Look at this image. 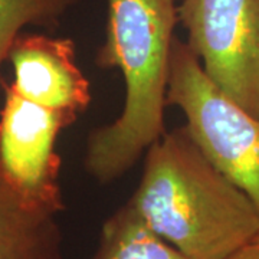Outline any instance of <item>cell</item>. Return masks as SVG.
Returning <instances> with one entry per match:
<instances>
[{"label":"cell","instance_id":"6da1fadb","mask_svg":"<svg viewBox=\"0 0 259 259\" xmlns=\"http://www.w3.org/2000/svg\"><path fill=\"white\" fill-rule=\"evenodd\" d=\"M127 204L187 259H225L259 238L256 207L206 158L185 125L148 148Z\"/></svg>","mask_w":259,"mask_h":259},{"label":"cell","instance_id":"7a4b0ae2","mask_svg":"<svg viewBox=\"0 0 259 259\" xmlns=\"http://www.w3.org/2000/svg\"><path fill=\"white\" fill-rule=\"evenodd\" d=\"M177 22L175 0H107L105 39L95 62L120 71L125 95L120 115L88 136L85 168L94 180H118L166 133Z\"/></svg>","mask_w":259,"mask_h":259},{"label":"cell","instance_id":"3957f363","mask_svg":"<svg viewBox=\"0 0 259 259\" xmlns=\"http://www.w3.org/2000/svg\"><path fill=\"white\" fill-rule=\"evenodd\" d=\"M206 158L250 199L259 213V117L216 88L189 45L176 36L167 94Z\"/></svg>","mask_w":259,"mask_h":259},{"label":"cell","instance_id":"277c9868","mask_svg":"<svg viewBox=\"0 0 259 259\" xmlns=\"http://www.w3.org/2000/svg\"><path fill=\"white\" fill-rule=\"evenodd\" d=\"M179 22L213 85L259 117V0H182Z\"/></svg>","mask_w":259,"mask_h":259},{"label":"cell","instance_id":"5b68a950","mask_svg":"<svg viewBox=\"0 0 259 259\" xmlns=\"http://www.w3.org/2000/svg\"><path fill=\"white\" fill-rule=\"evenodd\" d=\"M5 85L0 111V175L40 212L64 209L59 185L61 157L55 143L78 117L40 107Z\"/></svg>","mask_w":259,"mask_h":259},{"label":"cell","instance_id":"8992f818","mask_svg":"<svg viewBox=\"0 0 259 259\" xmlns=\"http://www.w3.org/2000/svg\"><path fill=\"white\" fill-rule=\"evenodd\" d=\"M12 88L40 107L78 117L91 102L90 82L76 64L69 37L20 33L10 48Z\"/></svg>","mask_w":259,"mask_h":259},{"label":"cell","instance_id":"52a82bcc","mask_svg":"<svg viewBox=\"0 0 259 259\" xmlns=\"http://www.w3.org/2000/svg\"><path fill=\"white\" fill-rule=\"evenodd\" d=\"M95 259H187L125 203L102 225Z\"/></svg>","mask_w":259,"mask_h":259},{"label":"cell","instance_id":"ba28073f","mask_svg":"<svg viewBox=\"0 0 259 259\" xmlns=\"http://www.w3.org/2000/svg\"><path fill=\"white\" fill-rule=\"evenodd\" d=\"M76 0H0V69L26 26L55 28Z\"/></svg>","mask_w":259,"mask_h":259},{"label":"cell","instance_id":"9c48e42d","mask_svg":"<svg viewBox=\"0 0 259 259\" xmlns=\"http://www.w3.org/2000/svg\"><path fill=\"white\" fill-rule=\"evenodd\" d=\"M0 259H62L56 216H33L0 236Z\"/></svg>","mask_w":259,"mask_h":259},{"label":"cell","instance_id":"30bf717a","mask_svg":"<svg viewBox=\"0 0 259 259\" xmlns=\"http://www.w3.org/2000/svg\"><path fill=\"white\" fill-rule=\"evenodd\" d=\"M49 213L40 212L32 204H29L22 197V194L0 175V236L29 218Z\"/></svg>","mask_w":259,"mask_h":259},{"label":"cell","instance_id":"8fae6325","mask_svg":"<svg viewBox=\"0 0 259 259\" xmlns=\"http://www.w3.org/2000/svg\"><path fill=\"white\" fill-rule=\"evenodd\" d=\"M225 259H259V238Z\"/></svg>","mask_w":259,"mask_h":259}]
</instances>
